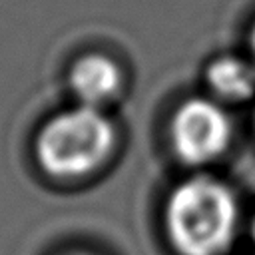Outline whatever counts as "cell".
Returning <instances> with one entry per match:
<instances>
[{
	"mask_svg": "<svg viewBox=\"0 0 255 255\" xmlns=\"http://www.w3.org/2000/svg\"><path fill=\"white\" fill-rule=\"evenodd\" d=\"M171 141L187 163L197 165L217 157L229 141L227 114L209 100H187L171 122Z\"/></svg>",
	"mask_w": 255,
	"mask_h": 255,
	"instance_id": "3",
	"label": "cell"
},
{
	"mask_svg": "<svg viewBox=\"0 0 255 255\" xmlns=\"http://www.w3.org/2000/svg\"><path fill=\"white\" fill-rule=\"evenodd\" d=\"M114 141V126L100 108L72 104L38 124L30 139V159L48 183H78L108 159Z\"/></svg>",
	"mask_w": 255,
	"mask_h": 255,
	"instance_id": "1",
	"label": "cell"
},
{
	"mask_svg": "<svg viewBox=\"0 0 255 255\" xmlns=\"http://www.w3.org/2000/svg\"><path fill=\"white\" fill-rule=\"evenodd\" d=\"M251 48H253V56H255V28H253V34H251Z\"/></svg>",
	"mask_w": 255,
	"mask_h": 255,
	"instance_id": "6",
	"label": "cell"
},
{
	"mask_svg": "<svg viewBox=\"0 0 255 255\" xmlns=\"http://www.w3.org/2000/svg\"><path fill=\"white\" fill-rule=\"evenodd\" d=\"M68 88L74 96V104L102 110L120 88L118 66L102 54H86L70 66Z\"/></svg>",
	"mask_w": 255,
	"mask_h": 255,
	"instance_id": "4",
	"label": "cell"
},
{
	"mask_svg": "<svg viewBox=\"0 0 255 255\" xmlns=\"http://www.w3.org/2000/svg\"><path fill=\"white\" fill-rule=\"evenodd\" d=\"M253 237H255V217H253Z\"/></svg>",
	"mask_w": 255,
	"mask_h": 255,
	"instance_id": "8",
	"label": "cell"
},
{
	"mask_svg": "<svg viewBox=\"0 0 255 255\" xmlns=\"http://www.w3.org/2000/svg\"><path fill=\"white\" fill-rule=\"evenodd\" d=\"M165 225L181 255H217L235 233V197L217 179H187L165 203Z\"/></svg>",
	"mask_w": 255,
	"mask_h": 255,
	"instance_id": "2",
	"label": "cell"
},
{
	"mask_svg": "<svg viewBox=\"0 0 255 255\" xmlns=\"http://www.w3.org/2000/svg\"><path fill=\"white\" fill-rule=\"evenodd\" d=\"M66 255H92V253H84V251H72V253H66Z\"/></svg>",
	"mask_w": 255,
	"mask_h": 255,
	"instance_id": "7",
	"label": "cell"
},
{
	"mask_svg": "<svg viewBox=\"0 0 255 255\" xmlns=\"http://www.w3.org/2000/svg\"><path fill=\"white\" fill-rule=\"evenodd\" d=\"M209 86L227 100H245L255 90V70L239 58H219L207 70Z\"/></svg>",
	"mask_w": 255,
	"mask_h": 255,
	"instance_id": "5",
	"label": "cell"
}]
</instances>
